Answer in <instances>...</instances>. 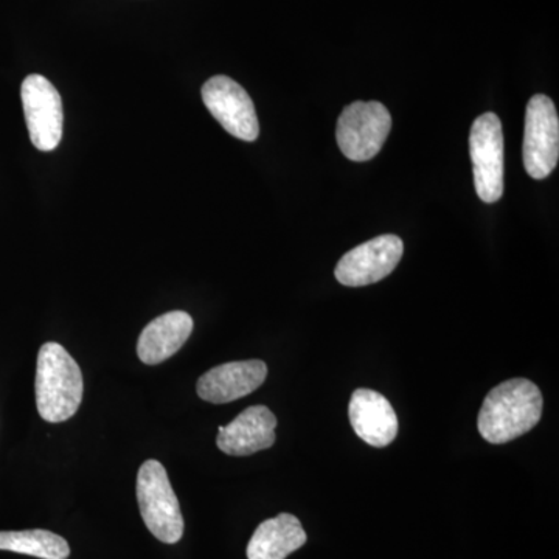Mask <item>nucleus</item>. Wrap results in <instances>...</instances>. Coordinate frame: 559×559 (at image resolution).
I'll list each match as a JSON object with an SVG mask.
<instances>
[{"label":"nucleus","mask_w":559,"mask_h":559,"mask_svg":"<svg viewBox=\"0 0 559 559\" xmlns=\"http://www.w3.org/2000/svg\"><path fill=\"white\" fill-rule=\"evenodd\" d=\"M543 395L535 382L510 380L491 390L481 404L477 428L488 443L520 439L543 417Z\"/></svg>","instance_id":"f257e3e1"},{"label":"nucleus","mask_w":559,"mask_h":559,"mask_svg":"<svg viewBox=\"0 0 559 559\" xmlns=\"http://www.w3.org/2000/svg\"><path fill=\"white\" fill-rule=\"evenodd\" d=\"M36 406L49 423L68 421L83 401V373L68 349L57 342L39 348L36 364Z\"/></svg>","instance_id":"f03ea898"},{"label":"nucleus","mask_w":559,"mask_h":559,"mask_svg":"<svg viewBox=\"0 0 559 559\" xmlns=\"http://www.w3.org/2000/svg\"><path fill=\"white\" fill-rule=\"evenodd\" d=\"M140 514L154 538L176 544L183 536V516L167 469L157 460H146L138 473Z\"/></svg>","instance_id":"7ed1b4c3"},{"label":"nucleus","mask_w":559,"mask_h":559,"mask_svg":"<svg viewBox=\"0 0 559 559\" xmlns=\"http://www.w3.org/2000/svg\"><path fill=\"white\" fill-rule=\"evenodd\" d=\"M392 130V117L380 102H355L337 120V145L349 160L367 162L380 153Z\"/></svg>","instance_id":"20e7f679"},{"label":"nucleus","mask_w":559,"mask_h":559,"mask_svg":"<svg viewBox=\"0 0 559 559\" xmlns=\"http://www.w3.org/2000/svg\"><path fill=\"white\" fill-rule=\"evenodd\" d=\"M469 154L477 197L487 204L498 202L503 193V132L496 114H484L474 121Z\"/></svg>","instance_id":"39448f33"},{"label":"nucleus","mask_w":559,"mask_h":559,"mask_svg":"<svg viewBox=\"0 0 559 559\" xmlns=\"http://www.w3.org/2000/svg\"><path fill=\"white\" fill-rule=\"evenodd\" d=\"M524 167L533 179H546L559 159V119L547 95H535L525 112Z\"/></svg>","instance_id":"423d86ee"},{"label":"nucleus","mask_w":559,"mask_h":559,"mask_svg":"<svg viewBox=\"0 0 559 559\" xmlns=\"http://www.w3.org/2000/svg\"><path fill=\"white\" fill-rule=\"evenodd\" d=\"M22 106L32 143L39 151H53L62 139V100L60 92L46 76L28 75L21 87Z\"/></svg>","instance_id":"0eeeda50"},{"label":"nucleus","mask_w":559,"mask_h":559,"mask_svg":"<svg viewBox=\"0 0 559 559\" xmlns=\"http://www.w3.org/2000/svg\"><path fill=\"white\" fill-rule=\"evenodd\" d=\"M202 100L210 114L234 138L253 142L259 139L260 124L255 106L245 87L226 75H216L202 86Z\"/></svg>","instance_id":"6e6552de"},{"label":"nucleus","mask_w":559,"mask_h":559,"mask_svg":"<svg viewBox=\"0 0 559 559\" xmlns=\"http://www.w3.org/2000/svg\"><path fill=\"white\" fill-rule=\"evenodd\" d=\"M403 252L404 245L400 237L381 235L345 253L334 275L341 285L349 288L373 285L395 271Z\"/></svg>","instance_id":"1a4fd4ad"},{"label":"nucleus","mask_w":559,"mask_h":559,"mask_svg":"<svg viewBox=\"0 0 559 559\" xmlns=\"http://www.w3.org/2000/svg\"><path fill=\"white\" fill-rule=\"evenodd\" d=\"M266 377L267 366L263 360H237L202 374L198 380L197 392L207 403L226 404L255 392Z\"/></svg>","instance_id":"9d476101"},{"label":"nucleus","mask_w":559,"mask_h":559,"mask_svg":"<svg viewBox=\"0 0 559 559\" xmlns=\"http://www.w3.org/2000/svg\"><path fill=\"white\" fill-rule=\"evenodd\" d=\"M277 418L266 406H252L242 411L227 426H219L216 444L224 454L246 457L270 450L275 443Z\"/></svg>","instance_id":"9b49d317"},{"label":"nucleus","mask_w":559,"mask_h":559,"mask_svg":"<svg viewBox=\"0 0 559 559\" xmlns=\"http://www.w3.org/2000/svg\"><path fill=\"white\" fill-rule=\"evenodd\" d=\"M349 423L360 440L373 448H385L399 436V417L381 393L358 389L348 407Z\"/></svg>","instance_id":"f8f14e48"},{"label":"nucleus","mask_w":559,"mask_h":559,"mask_svg":"<svg viewBox=\"0 0 559 559\" xmlns=\"http://www.w3.org/2000/svg\"><path fill=\"white\" fill-rule=\"evenodd\" d=\"M193 319L183 311H171L150 322L140 333L138 356L146 366L170 359L189 341Z\"/></svg>","instance_id":"ddd939ff"},{"label":"nucleus","mask_w":559,"mask_h":559,"mask_svg":"<svg viewBox=\"0 0 559 559\" xmlns=\"http://www.w3.org/2000/svg\"><path fill=\"white\" fill-rule=\"evenodd\" d=\"M307 533L294 514L261 522L249 540V559H286L307 543Z\"/></svg>","instance_id":"4468645a"},{"label":"nucleus","mask_w":559,"mask_h":559,"mask_svg":"<svg viewBox=\"0 0 559 559\" xmlns=\"http://www.w3.org/2000/svg\"><path fill=\"white\" fill-rule=\"evenodd\" d=\"M0 550L28 555L40 559H68V540L49 530H22V532H0Z\"/></svg>","instance_id":"2eb2a0df"}]
</instances>
